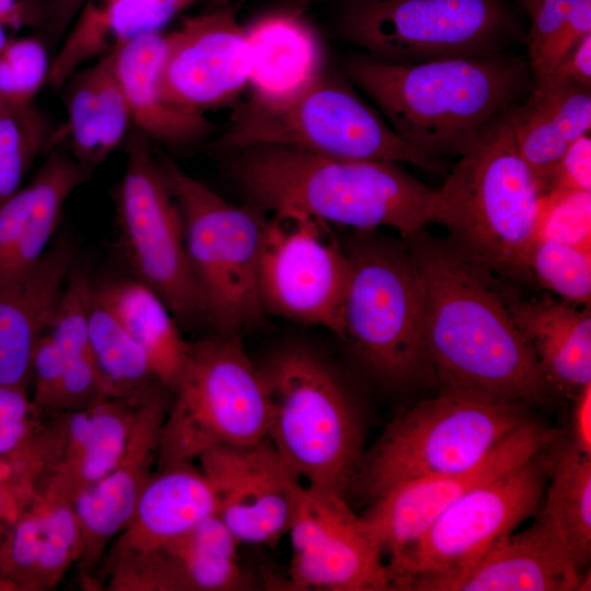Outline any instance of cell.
<instances>
[{"mask_svg":"<svg viewBox=\"0 0 591 591\" xmlns=\"http://www.w3.org/2000/svg\"><path fill=\"white\" fill-rule=\"evenodd\" d=\"M425 288V352L445 391L542 404L548 386L493 276L421 229L404 237Z\"/></svg>","mask_w":591,"mask_h":591,"instance_id":"6da1fadb","label":"cell"},{"mask_svg":"<svg viewBox=\"0 0 591 591\" xmlns=\"http://www.w3.org/2000/svg\"><path fill=\"white\" fill-rule=\"evenodd\" d=\"M213 157L248 205L262 212L299 211L358 231L389 227L403 237L431 223L434 189L399 163L268 144Z\"/></svg>","mask_w":591,"mask_h":591,"instance_id":"7a4b0ae2","label":"cell"},{"mask_svg":"<svg viewBox=\"0 0 591 591\" xmlns=\"http://www.w3.org/2000/svg\"><path fill=\"white\" fill-rule=\"evenodd\" d=\"M345 70L406 146L439 162L465 153L530 78L528 62L499 54L397 63L360 53Z\"/></svg>","mask_w":591,"mask_h":591,"instance_id":"3957f363","label":"cell"},{"mask_svg":"<svg viewBox=\"0 0 591 591\" xmlns=\"http://www.w3.org/2000/svg\"><path fill=\"white\" fill-rule=\"evenodd\" d=\"M459 158L434 189L431 223L444 227L447 241L487 274L532 279L528 256L543 193L518 151L506 115Z\"/></svg>","mask_w":591,"mask_h":591,"instance_id":"277c9868","label":"cell"},{"mask_svg":"<svg viewBox=\"0 0 591 591\" xmlns=\"http://www.w3.org/2000/svg\"><path fill=\"white\" fill-rule=\"evenodd\" d=\"M259 369L268 398V440L305 486L345 496L363 441L345 384L304 344L278 349Z\"/></svg>","mask_w":591,"mask_h":591,"instance_id":"5b68a950","label":"cell"},{"mask_svg":"<svg viewBox=\"0 0 591 591\" xmlns=\"http://www.w3.org/2000/svg\"><path fill=\"white\" fill-rule=\"evenodd\" d=\"M343 246L349 275L338 338L385 384L433 378L425 352V288L406 241L355 230Z\"/></svg>","mask_w":591,"mask_h":591,"instance_id":"8992f818","label":"cell"},{"mask_svg":"<svg viewBox=\"0 0 591 591\" xmlns=\"http://www.w3.org/2000/svg\"><path fill=\"white\" fill-rule=\"evenodd\" d=\"M283 146L327 157L408 163L443 173L442 162L406 146L381 114L325 70L297 96L277 104L248 99L207 147L212 155L252 146Z\"/></svg>","mask_w":591,"mask_h":591,"instance_id":"52a82bcc","label":"cell"},{"mask_svg":"<svg viewBox=\"0 0 591 591\" xmlns=\"http://www.w3.org/2000/svg\"><path fill=\"white\" fill-rule=\"evenodd\" d=\"M167 391L158 467L194 463L212 449L267 438L265 382L239 334L188 343Z\"/></svg>","mask_w":591,"mask_h":591,"instance_id":"ba28073f","label":"cell"},{"mask_svg":"<svg viewBox=\"0 0 591 591\" xmlns=\"http://www.w3.org/2000/svg\"><path fill=\"white\" fill-rule=\"evenodd\" d=\"M158 161L183 216L202 322L216 334H239L265 313L258 266L266 219L250 205L224 199L170 158Z\"/></svg>","mask_w":591,"mask_h":591,"instance_id":"9c48e42d","label":"cell"},{"mask_svg":"<svg viewBox=\"0 0 591 591\" xmlns=\"http://www.w3.org/2000/svg\"><path fill=\"white\" fill-rule=\"evenodd\" d=\"M528 420L524 404L442 390L386 427L359 465L361 490L371 501L405 482L470 470Z\"/></svg>","mask_w":591,"mask_h":591,"instance_id":"30bf717a","label":"cell"},{"mask_svg":"<svg viewBox=\"0 0 591 591\" xmlns=\"http://www.w3.org/2000/svg\"><path fill=\"white\" fill-rule=\"evenodd\" d=\"M501 0H347L341 36L397 63L499 54L508 36Z\"/></svg>","mask_w":591,"mask_h":591,"instance_id":"8fae6325","label":"cell"},{"mask_svg":"<svg viewBox=\"0 0 591 591\" xmlns=\"http://www.w3.org/2000/svg\"><path fill=\"white\" fill-rule=\"evenodd\" d=\"M125 142V170L116 194L121 247L134 277L161 297L178 324L194 326L202 317L179 206L151 140L132 126Z\"/></svg>","mask_w":591,"mask_h":591,"instance_id":"7c38bea8","label":"cell"},{"mask_svg":"<svg viewBox=\"0 0 591 591\" xmlns=\"http://www.w3.org/2000/svg\"><path fill=\"white\" fill-rule=\"evenodd\" d=\"M266 219L258 266L265 312L340 332L349 264L329 224L292 210Z\"/></svg>","mask_w":591,"mask_h":591,"instance_id":"4fadbf2b","label":"cell"},{"mask_svg":"<svg viewBox=\"0 0 591 591\" xmlns=\"http://www.w3.org/2000/svg\"><path fill=\"white\" fill-rule=\"evenodd\" d=\"M541 454L474 488L447 508L389 570L393 589L404 590L414 579L467 565L533 514L546 477Z\"/></svg>","mask_w":591,"mask_h":591,"instance_id":"5bb4252c","label":"cell"},{"mask_svg":"<svg viewBox=\"0 0 591 591\" xmlns=\"http://www.w3.org/2000/svg\"><path fill=\"white\" fill-rule=\"evenodd\" d=\"M293 590L393 589L382 547L344 495L303 484L288 530Z\"/></svg>","mask_w":591,"mask_h":591,"instance_id":"9a60e30c","label":"cell"},{"mask_svg":"<svg viewBox=\"0 0 591 591\" xmlns=\"http://www.w3.org/2000/svg\"><path fill=\"white\" fill-rule=\"evenodd\" d=\"M556 431L528 420L480 463L470 470L405 482L373 500L363 514L378 538L390 570L408 553L432 522L474 488L521 466L556 439Z\"/></svg>","mask_w":591,"mask_h":591,"instance_id":"2e32d148","label":"cell"},{"mask_svg":"<svg viewBox=\"0 0 591 591\" xmlns=\"http://www.w3.org/2000/svg\"><path fill=\"white\" fill-rule=\"evenodd\" d=\"M164 38L158 88L167 104L204 114L232 102L248 84L246 31L232 4L185 16Z\"/></svg>","mask_w":591,"mask_h":591,"instance_id":"e0dca14e","label":"cell"},{"mask_svg":"<svg viewBox=\"0 0 591 591\" xmlns=\"http://www.w3.org/2000/svg\"><path fill=\"white\" fill-rule=\"evenodd\" d=\"M197 461L218 517L240 543L274 546L288 534L303 483L268 438L212 449Z\"/></svg>","mask_w":591,"mask_h":591,"instance_id":"ac0fdd59","label":"cell"},{"mask_svg":"<svg viewBox=\"0 0 591 591\" xmlns=\"http://www.w3.org/2000/svg\"><path fill=\"white\" fill-rule=\"evenodd\" d=\"M157 390L141 396L106 397L74 410L42 412L35 491L73 502L107 475L125 451L139 407Z\"/></svg>","mask_w":591,"mask_h":591,"instance_id":"d6986e66","label":"cell"},{"mask_svg":"<svg viewBox=\"0 0 591 591\" xmlns=\"http://www.w3.org/2000/svg\"><path fill=\"white\" fill-rule=\"evenodd\" d=\"M582 576L563 538L542 514L530 528L508 533L453 571L412 580L418 591H572Z\"/></svg>","mask_w":591,"mask_h":591,"instance_id":"ffe728a7","label":"cell"},{"mask_svg":"<svg viewBox=\"0 0 591 591\" xmlns=\"http://www.w3.org/2000/svg\"><path fill=\"white\" fill-rule=\"evenodd\" d=\"M167 402L169 391L162 386L141 404L118 463L72 502L81 533L77 563L86 578L108 543L128 524L154 472Z\"/></svg>","mask_w":591,"mask_h":591,"instance_id":"44dd1931","label":"cell"},{"mask_svg":"<svg viewBox=\"0 0 591 591\" xmlns=\"http://www.w3.org/2000/svg\"><path fill=\"white\" fill-rule=\"evenodd\" d=\"M240 542L218 514L159 548L108 566L113 591H230L248 587Z\"/></svg>","mask_w":591,"mask_h":591,"instance_id":"7402d4cb","label":"cell"},{"mask_svg":"<svg viewBox=\"0 0 591 591\" xmlns=\"http://www.w3.org/2000/svg\"><path fill=\"white\" fill-rule=\"evenodd\" d=\"M73 258V244L61 237L28 271L0 283V385L27 390L34 348L49 328Z\"/></svg>","mask_w":591,"mask_h":591,"instance_id":"603a6c76","label":"cell"},{"mask_svg":"<svg viewBox=\"0 0 591 591\" xmlns=\"http://www.w3.org/2000/svg\"><path fill=\"white\" fill-rule=\"evenodd\" d=\"M216 513L215 493L194 463L157 467L115 537L108 566L154 551Z\"/></svg>","mask_w":591,"mask_h":591,"instance_id":"cb8c5ba5","label":"cell"},{"mask_svg":"<svg viewBox=\"0 0 591 591\" xmlns=\"http://www.w3.org/2000/svg\"><path fill=\"white\" fill-rule=\"evenodd\" d=\"M81 553L72 501L35 491L0 547V573L21 590L55 588Z\"/></svg>","mask_w":591,"mask_h":591,"instance_id":"d4e9b609","label":"cell"},{"mask_svg":"<svg viewBox=\"0 0 591 591\" xmlns=\"http://www.w3.org/2000/svg\"><path fill=\"white\" fill-rule=\"evenodd\" d=\"M204 0H86L51 57L47 84L55 91L84 65L147 34L159 33Z\"/></svg>","mask_w":591,"mask_h":591,"instance_id":"484cf974","label":"cell"},{"mask_svg":"<svg viewBox=\"0 0 591 591\" xmlns=\"http://www.w3.org/2000/svg\"><path fill=\"white\" fill-rule=\"evenodd\" d=\"M506 301L552 392L575 398L591 383L589 308L580 310L552 296Z\"/></svg>","mask_w":591,"mask_h":591,"instance_id":"4316f807","label":"cell"},{"mask_svg":"<svg viewBox=\"0 0 591 591\" xmlns=\"http://www.w3.org/2000/svg\"><path fill=\"white\" fill-rule=\"evenodd\" d=\"M250 47L251 99L286 102L309 88L325 69L316 32L296 13L263 15L245 28Z\"/></svg>","mask_w":591,"mask_h":591,"instance_id":"83f0119b","label":"cell"},{"mask_svg":"<svg viewBox=\"0 0 591 591\" xmlns=\"http://www.w3.org/2000/svg\"><path fill=\"white\" fill-rule=\"evenodd\" d=\"M505 115L542 189L568 147L591 129V90L544 78Z\"/></svg>","mask_w":591,"mask_h":591,"instance_id":"f1b7e54d","label":"cell"},{"mask_svg":"<svg viewBox=\"0 0 591 591\" xmlns=\"http://www.w3.org/2000/svg\"><path fill=\"white\" fill-rule=\"evenodd\" d=\"M164 34L131 40L108 56L113 73L128 103L132 126L151 141L182 147L204 140L216 130L205 114L167 104L158 88Z\"/></svg>","mask_w":591,"mask_h":591,"instance_id":"f546056e","label":"cell"},{"mask_svg":"<svg viewBox=\"0 0 591 591\" xmlns=\"http://www.w3.org/2000/svg\"><path fill=\"white\" fill-rule=\"evenodd\" d=\"M92 294L141 347L155 376L169 387L188 343L183 339L178 323L161 297L135 277L92 283Z\"/></svg>","mask_w":591,"mask_h":591,"instance_id":"4dcf8cb0","label":"cell"},{"mask_svg":"<svg viewBox=\"0 0 591 591\" xmlns=\"http://www.w3.org/2000/svg\"><path fill=\"white\" fill-rule=\"evenodd\" d=\"M563 538L579 569L591 555V456L569 441L553 464L541 513Z\"/></svg>","mask_w":591,"mask_h":591,"instance_id":"1f68e13d","label":"cell"},{"mask_svg":"<svg viewBox=\"0 0 591 591\" xmlns=\"http://www.w3.org/2000/svg\"><path fill=\"white\" fill-rule=\"evenodd\" d=\"M89 343L96 367L113 396H141L164 386L141 347L93 294Z\"/></svg>","mask_w":591,"mask_h":591,"instance_id":"d6a6232c","label":"cell"},{"mask_svg":"<svg viewBox=\"0 0 591 591\" xmlns=\"http://www.w3.org/2000/svg\"><path fill=\"white\" fill-rule=\"evenodd\" d=\"M48 118L33 104L0 115V205L11 197L34 160L57 144Z\"/></svg>","mask_w":591,"mask_h":591,"instance_id":"836d02e7","label":"cell"},{"mask_svg":"<svg viewBox=\"0 0 591 591\" xmlns=\"http://www.w3.org/2000/svg\"><path fill=\"white\" fill-rule=\"evenodd\" d=\"M532 279L575 305L590 306L591 248L535 239L528 256Z\"/></svg>","mask_w":591,"mask_h":591,"instance_id":"e575fe53","label":"cell"},{"mask_svg":"<svg viewBox=\"0 0 591 591\" xmlns=\"http://www.w3.org/2000/svg\"><path fill=\"white\" fill-rule=\"evenodd\" d=\"M37 36L10 38L0 50V96L8 107H23L47 83L51 57Z\"/></svg>","mask_w":591,"mask_h":591,"instance_id":"d590c367","label":"cell"},{"mask_svg":"<svg viewBox=\"0 0 591 591\" xmlns=\"http://www.w3.org/2000/svg\"><path fill=\"white\" fill-rule=\"evenodd\" d=\"M67 123L62 137L68 151L80 163L94 169L100 157V119L92 66L80 68L66 81Z\"/></svg>","mask_w":591,"mask_h":591,"instance_id":"8d00e7d4","label":"cell"},{"mask_svg":"<svg viewBox=\"0 0 591 591\" xmlns=\"http://www.w3.org/2000/svg\"><path fill=\"white\" fill-rule=\"evenodd\" d=\"M91 304L92 281L83 269L72 267L47 331L65 358L91 352Z\"/></svg>","mask_w":591,"mask_h":591,"instance_id":"74e56055","label":"cell"},{"mask_svg":"<svg viewBox=\"0 0 591 591\" xmlns=\"http://www.w3.org/2000/svg\"><path fill=\"white\" fill-rule=\"evenodd\" d=\"M535 239L591 248V192L543 193Z\"/></svg>","mask_w":591,"mask_h":591,"instance_id":"f35d334b","label":"cell"},{"mask_svg":"<svg viewBox=\"0 0 591 591\" xmlns=\"http://www.w3.org/2000/svg\"><path fill=\"white\" fill-rule=\"evenodd\" d=\"M40 426L42 412L27 390L0 385V460L28 455L36 447Z\"/></svg>","mask_w":591,"mask_h":591,"instance_id":"ab89813d","label":"cell"},{"mask_svg":"<svg viewBox=\"0 0 591 591\" xmlns=\"http://www.w3.org/2000/svg\"><path fill=\"white\" fill-rule=\"evenodd\" d=\"M100 119L102 163L123 142L132 127L128 103L111 68L108 56L92 65Z\"/></svg>","mask_w":591,"mask_h":591,"instance_id":"60d3db41","label":"cell"},{"mask_svg":"<svg viewBox=\"0 0 591 591\" xmlns=\"http://www.w3.org/2000/svg\"><path fill=\"white\" fill-rule=\"evenodd\" d=\"M579 0H541L526 35L528 66L534 82L551 71L554 47Z\"/></svg>","mask_w":591,"mask_h":591,"instance_id":"b9f144b4","label":"cell"},{"mask_svg":"<svg viewBox=\"0 0 591 591\" xmlns=\"http://www.w3.org/2000/svg\"><path fill=\"white\" fill-rule=\"evenodd\" d=\"M65 366V357L46 332L36 343L31 364V401L39 412L53 407Z\"/></svg>","mask_w":591,"mask_h":591,"instance_id":"7bdbcfd3","label":"cell"},{"mask_svg":"<svg viewBox=\"0 0 591 591\" xmlns=\"http://www.w3.org/2000/svg\"><path fill=\"white\" fill-rule=\"evenodd\" d=\"M560 189L591 192V138L582 135L556 163L542 186V193Z\"/></svg>","mask_w":591,"mask_h":591,"instance_id":"ee69618b","label":"cell"},{"mask_svg":"<svg viewBox=\"0 0 591 591\" xmlns=\"http://www.w3.org/2000/svg\"><path fill=\"white\" fill-rule=\"evenodd\" d=\"M86 0H28L30 26L49 51L57 49Z\"/></svg>","mask_w":591,"mask_h":591,"instance_id":"f6af8a7d","label":"cell"},{"mask_svg":"<svg viewBox=\"0 0 591 591\" xmlns=\"http://www.w3.org/2000/svg\"><path fill=\"white\" fill-rule=\"evenodd\" d=\"M545 78L591 90V34L575 45Z\"/></svg>","mask_w":591,"mask_h":591,"instance_id":"bcb514c9","label":"cell"},{"mask_svg":"<svg viewBox=\"0 0 591 591\" xmlns=\"http://www.w3.org/2000/svg\"><path fill=\"white\" fill-rule=\"evenodd\" d=\"M571 443L583 454L591 456V383L575 396Z\"/></svg>","mask_w":591,"mask_h":591,"instance_id":"7dc6e473","label":"cell"},{"mask_svg":"<svg viewBox=\"0 0 591 591\" xmlns=\"http://www.w3.org/2000/svg\"><path fill=\"white\" fill-rule=\"evenodd\" d=\"M21 590L16 582L0 573V591H19Z\"/></svg>","mask_w":591,"mask_h":591,"instance_id":"c3c4849f","label":"cell"},{"mask_svg":"<svg viewBox=\"0 0 591 591\" xmlns=\"http://www.w3.org/2000/svg\"><path fill=\"white\" fill-rule=\"evenodd\" d=\"M523 5L526 8L529 14L531 15L536 9L541 0H521Z\"/></svg>","mask_w":591,"mask_h":591,"instance_id":"681fc988","label":"cell"},{"mask_svg":"<svg viewBox=\"0 0 591 591\" xmlns=\"http://www.w3.org/2000/svg\"><path fill=\"white\" fill-rule=\"evenodd\" d=\"M8 108V106L4 104L0 96V115Z\"/></svg>","mask_w":591,"mask_h":591,"instance_id":"f907efd6","label":"cell"},{"mask_svg":"<svg viewBox=\"0 0 591 591\" xmlns=\"http://www.w3.org/2000/svg\"><path fill=\"white\" fill-rule=\"evenodd\" d=\"M292 1H294L296 3H299V4H306V3H310V2H312L314 0H292Z\"/></svg>","mask_w":591,"mask_h":591,"instance_id":"816d5d0a","label":"cell"}]
</instances>
